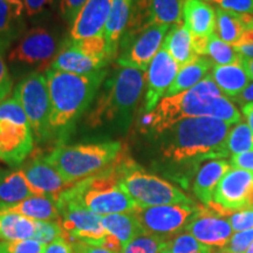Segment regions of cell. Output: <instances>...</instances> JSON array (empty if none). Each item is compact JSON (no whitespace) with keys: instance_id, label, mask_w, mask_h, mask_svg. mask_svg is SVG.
Listing matches in <instances>:
<instances>
[{"instance_id":"58","label":"cell","mask_w":253,"mask_h":253,"mask_svg":"<svg viewBox=\"0 0 253 253\" xmlns=\"http://www.w3.org/2000/svg\"><path fill=\"white\" fill-rule=\"evenodd\" d=\"M0 253H6L4 248H2V246H1V244H0Z\"/></svg>"},{"instance_id":"9","label":"cell","mask_w":253,"mask_h":253,"mask_svg":"<svg viewBox=\"0 0 253 253\" xmlns=\"http://www.w3.org/2000/svg\"><path fill=\"white\" fill-rule=\"evenodd\" d=\"M13 97L26 114L34 141L42 143L50 140V101L46 75L39 72L25 75L15 86Z\"/></svg>"},{"instance_id":"16","label":"cell","mask_w":253,"mask_h":253,"mask_svg":"<svg viewBox=\"0 0 253 253\" xmlns=\"http://www.w3.org/2000/svg\"><path fill=\"white\" fill-rule=\"evenodd\" d=\"M184 231L202 244L217 249L225 248L233 233L229 219L205 205L198 207V211Z\"/></svg>"},{"instance_id":"22","label":"cell","mask_w":253,"mask_h":253,"mask_svg":"<svg viewBox=\"0 0 253 253\" xmlns=\"http://www.w3.org/2000/svg\"><path fill=\"white\" fill-rule=\"evenodd\" d=\"M231 168L230 162L225 160H209L197 168L192 190L198 201L205 207H209L213 202L218 183Z\"/></svg>"},{"instance_id":"44","label":"cell","mask_w":253,"mask_h":253,"mask_svg":"<svg viewBox=\"0 0 253 253\" xmlns=\"http://www.w3.org/2000/svg\"><path fill=\"white\" fill-rule=\"evenodd\" d=\"M230 164L236 169L246 170L253 173V149L243 154L232 155L230 158Z\"/></svg>"},{"instance_id":"53","label":"cell","mask_w":253,"mask_h":253,"mask_svg":"<svg viewBox=\"0 0 253 253\" xmlns=\"http://www.w3.org/2000/svg\"><path fill=\"white\" fill-rule=\"evenodd\" d=\"M236 52L240 53L242 55L248 56V58L253 59V45L251 46H244V47H238V48H235Z\"/></svg>"},{"instance_id":"13","label":"cell","mask_w":253,"mask_h":253,"mask_svg":"<svg viewBox=\"0 0 253 253\" xmlns=\"http://www.w3.org/2000/svg\"><path fill=\"white\" fill-rule=\"evenodd\" d=\"M58 50V42L54 34L43 27H36L27 31L19 42L8 53L7 60L12 66L24 67H46L52 65Z\"/></svg>"},{"instance_id":"38","label":"cell","mask_w":253,"mask_h":253,"mask_svg":"<svg viewBox=\"0 0 253 253\" xmlns=\"http://www.w3.org/2000/svg\"><path fill=\"white\" fill-rule=\"evenodd\" d=\"M6 253H43L47 245L41 244L38 240L30 238L13 242H0Z\"/></svg>"},{"instance_id":"14","label":"cell","mask_w":253,"mask_h":253,"mask_svg":"<svg viewBox=\"0 0 253 253\" xmlns=\"http://www.w3.org/2000/svg\"><path fill=\"white\" fill-rule=\"evenodd\" d=\"M169 25H153L131 40L120 45L121 53L116 62L121 67L148 71L151 61L163 45Z\"/></svg>"},{"instance_id":"57","label":"cell","mask_w":253,"mask_h":253,"mask_svg":"<svg viewBox=\"0 0 253 253\" xmlns=\"http://www.w3.org/2000/svg\"><path fill=\"white\" fill-rule=\"evenodd\" d=\"M161 253H171V251H170V250L168 248H166V249H163L162 251H161Z\"/></svg>"},{"instance_id":"54","label":"cell","mask_w":253,"mask_h":253,"mask_svg":"<svg viewBox=\"0 0 253 253\" xmlns=\"http://www.w3.org/2000/svg\"><path fill=\"white\" fill-rule=\"evenodd\" d=\"M248 203H249V207L250 208H253V188H252V190H251V191H250V194H249Z\"/></svg>"},{"instance_id":"46","label":"cell","mask_w":253,"mask_h":253,"mask_svg":"<svg viewBox=\"0 0 253 253\" xmlns=\"http://www.w3.org/2000/svg\"><path fill=\"white\" fill-rule=\"evenodd\" d=\"M43 253H75V251L71 243H68L63 237H60L47 245Z\"/></svg>"},{"instance_id":"56","label":"cell","mask_w":253,"mask_h":253,"mask_svg":"<svg viewBox=\"0 0 253 253\" xmlns=\"http://www.w3.org/2000/svg\"><path fill=\"white\" fill-rule=\"evenodd\" d=\"M245 253H253V243L251 244V246L248 249V251H246Z\"/></svg>"},{"instance_id":"29","label":"cell","mask_w":253,"mask_h":253,"mask_svg":"<svg viewBox=\"0 0 253 253\" xmlns=\"http://www.w3.org/2000/svg\"><path fill=\"white\" fill-rule=\"evenodd\" d=\"M213 61L205 56H198L194 61L179 69L178 74L168 89L166 97L173 96L183 91L191 89L207 77L210 69L213 68Z\"/></svg>"},{"instance_id":"19","label":"cell","mask_w":253,"mask_h":253,"mask_svg":"<svg viewBox=\"0 0 253 253\" xmlns=\"http://www.w3.org/2000/svg\"><path fill=\"white\" fill-rule=\"evenodd\" d=\"M112 6L113 0H88L72 24L68 39L80 40L103 36Z\"/></svg>"},{"instance_id":"43","label":"cell","mask_w":253,"mask_h":253,"mask_svg":"<svg viewBox=\"0 0 253 253\" xmlns=\"http://www.w3.org/2000/svg\"><path fill=\"white\" fill-rule=\"evenodd\" d=\"M2 52L4 50L0 47V102L7 99L12 90V86H13V81H12L8 67L6 65L4 56H2Z\"/></svg>"},{"instance_id":"18","label":"cell","mask_w":253,"mask_h":253,"mask_svg":"<svg viewBox=\"0 0 253 253\" xmlns=\"http://www.w3.org/2000/svg\"><path fill=\"white\" fill-rule=\"evenodd\" d=\"M252 188L253 173L231 168L218 183L213 195V203L230 211L250 208L248 198Z\"/></svg>"},{"instance_id":"28","label":"cell","mask_w":253,"mask_h":253,"mask_svg":"<svg viewBox=\"0 0 253 253\" xmlns=\"http://www.w3.org/2000/svg\"><path fill=\"white\" fill-rule=\"evenodd\" d=\"M54 197L50 196H31L20 203L5 209L0 212H11L25 216L34 220H56L59 210Z\"/></svg>"},{"instance_id":"41","label":"cell","mask_w":253,"mask_h":253,"mask_svg":"<svg viewBox=\"0 0 253 253\" xmlns=\"http://www.w3.org/2000/svg\"><path fill=\"white\" fill-rule=\"evenodd\" d=\"M220 8L240 14H253V0H210Z\"/></svg>"},{"instance_id":"49","label":"cell","mask_w":253,"mask_h":253,"mask_svg":"<svg viewBox=\"0 0 253 253\" xmlns=\"http://www.w3.org/2000/svg\"><path fill=\"white\" fill-rule=\"evenodd\" d=\"M253 45V28H246L243 32V34L240 38L237 40L236 43H233V48H238V47H244V46H251Z\"/></svg>"},{"instance_id":"20","label":"cell","mask_w":253,"mask_h":253,"mask_svg":"<svg viewBox=\"0 0 253 253\" xmlns=\"http://www.w3.org/2000/svg\"><path fill=\"white\" fill-rule=\"evenodd\" d=\"M109 62L107 58L87 54L66 41L62 45V48L55 55L49 68L59 72L82 75L104 69Z\"/></svg>"},{"instance_id":"12","label":"cell","mask_w":253,"mask_h":253,"mask_svg":"<svg viewBox=\"0 0 253 253\" xmlns=\"http://www.w3.org/2000/svg\"><path fill=\"white\" fill-rule=\"evenodd\" d=\"M182 20V0H134L130 18L120 45L153 25H171Z\"/></svg>"},{"instance_id":"37","label":"cell","mask_w":253,"mask_h":253,"mask_svg":"<svg viewBox=\"0 0 253 253\" xmlns=\"http://www.w3.org/2000/svg\"><path fill=\"white\" fill-rule=\"evenodd\" d=\"M60 237H62V229L56 220H37V231L33 239L43 245H49Z\"/></svg>"},{"instance_id":"24","label":"cell","mask_w":253,"mask_h":253,"mask_svg":"<svg viewBox=\"0 0 253 253\" xmlns=\"http://www.w3.org/2000/svg\"><path fill=\"white\" fill-rule=\"evenodd\" d=\"M132 4L134 0H113L112 11L103 32L107 42V55L110 61L118 58L120 41L130 18Z\"/></svg>"},{"instance_id":"25","label":"cell","mask_w":253,"mask_h":253,"mask_svg":"<svg viewBox=\"0 0 253 253\" xmlns=\"http://www.w3.org/2000/svg\"><path fill=\"white\" fill-rule=\"evenodd\" d=\"M163 48L168 50L179 66V69L192 62L198 55L192 48V37L183 20L170 26L163 41Z\"/></svg>"},{"instance_id":"47","label":"cell","mask_w":253,"mask_h":253,"mask_svg":"<svg viewBox=\"0 0 253 253\" xmlns=\"http://www.w3.org/2000/svg\"><path fill=\"white\" fill-rule=\"evenodd\" d=\"M101 248L108 250V251L113 253H122L123 251V244L121 243V240L118 237L110 235V233L104 237L102 243H101Z\"/></svg>"},{"instance_id":"48","label":"cell","mask_w":253,"mask_h":253,"mask_svg":"<svg viewBox=\"0 0 253 253\" xmlns=\"http://www.w3.org/2000/svg\"><path fill=\"white\" fill-rule=\"evenodd\" d=\"M73 248H74L75 253H113L108 251V250L101 248V246L84 244V243L81 242L73 244Z\"/></svg>"},{"instance_id":"8","label":"cell","mask_w":253,"mask_h":253,"mask_svg":"<svg viewBox=\"0 0 253 253\" xmlns=\"http://www.w3.org/2000/svg\"><path fill=\"white\" fill-rule=\"evenodd\" d=\"M34 150V136L23 107L14 97L0 102V161L21 166Z\"/></svg>"},{"instance_id":"51","label":"cell","mask_w":253,"mask_h":253,"mask_svg":"<svg viewBox=\"0 0 253 253\" xmlns=\"http://www.w3.org/2000/svg\"><path fill=\"white\" fill-rule=\"evenodd\" d=\"M243 114H244L248 125L253 132V102L245 103L244 106H242Z\"/></svg>"},{"instance_id":"36","label":"cell","mask_w":253,"mask_h":253,"mask_svg":"<svg viewBox=\"0 0 253 253\" xmlns=\"http://www.w3.org/2000/svg\"><path fill=\"white\" fill-rule=\"evenodd\" d=\"M167 248L171 253H212V248L202 244L186 231H181L168 240Z\"/></svg>"},{"instance_id":"6","label":"cell","mask_w":253,"mask_h":253,"mask_svg":"<svg viewBox=\"0 0 253 253\" xmlns=\"http://www.w3.org/2000/svg\"><path fill=\"white\" fill-rule=\"evenodd\" d=\"M121 149L122 144L118 141L59 144L45 158L66 181L74 185L112 166Z\"/></svg>"},{"instance_id":"60","label":"cell","mask_w":253,"mask_h":253,"mask_svg":"<svg viewBox=\"0 0 253 253\" xmlns=\"http://www.w3.org/2000/svg\"><path fill=\"white\" fill-rule=\"evenodd\" d=\"M205 1H208V2H209V1H210V0H205Z\"/></svg>"},{"instance_id":"33","label":"cell","mask_w":253,"mask_h":253,"mask_svg":"<svg viewBox=\"0 0 253 253\" xmlns=\"http://www.w3.org/2000/svg\"><path fill=\"white\" fill-rule=\"evenodd\" d=\"M226 148L230 156L253 149V132L248 123L240 121L232 129H230Z\"/></svg>"},{"instance_id":"5","label":"cell","mask_w":253,"mask_h":253,"mask_svg":"<svg viewBox=\"0 0 253 253\" xmlns=\"http://www.w3.org/2000/svg\"><path fill=\"white\" fill-rule=\"evenodd\" d=\"M60 196L99 216L132 212L137 209L122 188L118 160L103 171L75 183Z\"/></svg>"},{"instance_id":"32","label":"cell","mask_w":253,"mask_h":253,"mask_svg":"<svg viewBox=\"0 0 253 253\" xmlns=\"http://www.w3.org/2000/svg\"><path fill=\"white\" fill-rule=\"evenodd\" d=\"M245 31L239 13L226 11L223 8L216 9V32L218 37L226 43L233 46L237 42L243 32Z\"/></svg>"},{"instance_id":"42","label":"cell","mask_w":253,"mask_h":253,"mask_svg":"<svg viewBox=\"0 0 253 253\" xmlns=\"http://www.w3.org/2000/svg\"><path fill=\"white\" fill-rule=\"evenodd\" d=\"M87 1L88 0H61L60 14H61L63 20L67 21L72 26V24L78 17L79 12L81 11Z\"/></svg>"},{"instance_id":"52","label":"cell","mask_w":253,"mask_h":253,"mask_svg":"<svg viewBox=\"0 0 253 253\" xmlns=\"http://www.w3.org/2000/svg\"><path fill=\"white\" fill-rule=\"evenodd\" d=\"M239 54H240V53H239ZM240 62H242V66L244 67L249 79L253 80V59L248 58V56H244V55L240 54Z\"/></svg>"},{"instance_id":"11","label":"cell","mask_w":253,"mask_h":253,"mask_svg":"<svg viewBox=\"0 0 253 253\" xmlns=\"http://www.w3.org/2000/svg\"><path fill=\"white\" fill-rule=\"evenodd\" d=\"M197 211L196 204H170L137 208L134 213L144 232L169 240L185 229Z\"/></svg>"},{"instance_id":"2","label":"cell","mask_w":253,"mask_h":253,"mask_svg":"<svg viewBox=\"0 0 253 253\" xmlns=\"http://www.w3.org/2000/svg\"><path fill=\"white\" fill-rule=\"evenodd\" d=\"M229 123L211 118H192L177 122L164 131L161 154L163 160L175 166L194 167L196 170L209 160H224Z\"/></svg>"},{"instance_id":"50","label":"cell","mask_w":253,"mask_h":253,"mask_svg":"<svg viewBox=\"0 0 253 253\" xmlns=\"http://www.w3.org/2000/svg\"><path fill=\"white\" fill-rule=\"evenodd\" d=\"M233 100L239 104H242V106H244L246 102H253V82H250L248 87L242 91V94L238 95V96Z\"/></svg>"},{"instance_id":"61","label":"cell","mask_w":253,"mask_h":253,"mask_svg":"<svg viewBox=\"0 0 253 253\" xmlns=\"http://www.w3.org/2000/svg\"><path fill=\"white\" fill-rule=\"evenodd\" d=\"M182 1H183V0H182Z\"/></svg>"},{"instance_id":"55","label":"cell","mask_w":253,"mask_h":253,"mask_svg":"<svg viewBox=\"0 0 253 253\" xmlns=\"http://www.w3.org/2000/svg\"><path fill=\"white\" fill-rule=\"evenodd\" d=\"M212 253H231V252L227 251L226 249H218L217 251H212Z\"/></svg>"},{"instance_id":"4","label":"cell","mask_w":253,"mask_h":253,"mask_svg":"<svg viewBox=\"0 0 253 253\" xmlns=\"http://www.w3.org/2000/svg\"><path fill=\"white\" fill-rule=\"evenodd\" d=\"M144 72L122 67L106 79L95 106L88 113L86 123L90 128L115 123L126 128L144 88Z\"/></svg>"},{"instance_id":"35","label":"cell","mask_w":253,"mask_h":253,"mask_svg":"<svg viewBox=\"0 0 253 253\" xmlns=\"http://www.w3.org/2000/svg\"><path fill=\"white\" fill-rule=\"evenodd\" d=\"M168 245V239L142 232L123 246L122 253H161Z\"/></svg>"},{"instance_id":"27","label":"cell","mask_w":253,"mask_h":253,"mask_svg":"<svg viewBox=\"0 0 253 253\" xmlns=\"http://www.w3.org/2000/svg\"><path fill=\"white\" fill-rule=\"evenodd\" d=\"M211 75L219 89L232 100L242 94L250 84V79L240 60L232 65H214Z\"/></svg>"},{"instance_id":"3","label":"cell","mask_w":253,"mask_h":253,"mask_svg":"<svg viewBox=\"0 0 253 253\" xmlns=\"http://www.w3.org/2000/svg\"><path fill=\"white\" fill-rule=\"evenodd\" d=\"M107 75V69L82 75L46 69L50 101V140L55 138L59 144L67 140L75 123L93 102Z\"/></svg>"},{"instance_id":"23","label":"cell","mask_w":253,"mask_h":253,"mask_svg":"<svg viewBox=\"0 0 253 253\" xmlns=\"http://www.w3.org/2000/svg\"><path fill=\"white\" fill-rule=\"evenodd\" d=\"M24 14L23 0H0V47L2 50L25 34Z\"/></svg>"},{"instance_id":"26","label":"cell","mask_w":253,"mask_h":253,"mask_svg":"<svg viewBox=\"0 0 253 253\" xmlns=\"http://www.w3.org/2000/svg\"><path fill=\"white\" fill-rule=\"evenodd\" d=\"M34 196L21 168L4 170L0 181V211Z\"/></svg>"},{"instance_id":"39","label":"cell","mask_w":253,"mask_h":253,"mask_svg":"<svg viewBox=\"0 0 253 253\" xmlns=\"http://www.w3.org/2000/svg\"><path fill=\"white\" fill-rule=\"evenodd\" d=\"M253 243V227L249 230L240 231L232 235L227 245L224 249L231 253H245Z\"/></svg>"},{"instance_id":"59","label":"cell","mask_w":253,"mask_h":253,"mask_svg":"<svg viewBox=\"0 0 253 253\" xmlns=\"http://www.w3.org/2000/svg\"><path fill=\"white\" fill-rule=\"evenodd\" d=\"M2 173H4V170L0 169V181H1V177H2Z\"/></svg>"},{"instance_id":"7","label":"cell","mask_w":253,"mask_h":253,"mask_svg":"<svg viewBox=\"0 0 253 253\" xmlns=\"http://www.w3.org/2000/svg\"><path fill=\"white\" fill-rule=\"evenodd\" d=\"M118 162L122 188L137 204V208L170 204L195 205L194 201L181 189L161 177L147 172L131 158L119 156Z\"/></svg>"},{"instance_id":"15","label":"cell","mask_w":253,"mask_h":253,"mask_svg":"<svg viewBox=\"0 0 253 253\" xmlns=\"http://www.w3.org/2000/svg\"><path fill=\"white\" fill-rule=\"evenodd\" d=\"M179 72V66L163 47L158 50L147 72V89H145L142 113L148 114L156 108L157 104L167 94Z\"/></svg>"},{"instance_id":"34","label":"cell","mask_w":253,"mask_h":253,"mask_svg":"<svg viewBox=\"0 0 253 253\" xmlns=\"http://www.w3.org/2000/svg\"><path fill=\"white\" fill-rule=\"evenodd\" d=\"M207 55L210 56V59L219 66L232 65L240 60L239 53L236 52L232 46L221 40L216 33H213L209 39Z\"/></svg>"},{"instance_id":"1","label":"cell","mask_w":253,"mask_h":253,"mask_svg":"<svg viewBox=\"0 0 253 253\" xmlns=\"http://www.w3.org/2000/svg\"><path fill=\"white\" fill-rule=\"evenodd\" d=\"M192 118H211L235 125L242 121L239 110L208 74L191 89L163 97L153 112L142 118V131L161 135L177 122Z\"/></svg>"},{"instance_id":"31","label":"cell","mask_w":253,"mask_h":253,"mask_svg":"<svg viewBox=\"0 0 253 253\" xmlns=\"http://www.w3.org/2000/svg\"><path fill=\"white\" fill-rule=\"evenodd\" d=\"M102 223L108 233L118 237L121 240L123 246L128 244L135 237L144 232L135 216L134 211L132 212L113 213L108 214V216H102Z\"/></svg>"},{"instance_id":"10","label":"cell","mask_w":253,"mask_h":253,"mask_svg":"<svg viewBox=\"0 0 253 253\" xmlns=\"http://www.w3.org/2000/svg\"><path fill=\"white\" fill-rule=\"evenodd\" d=\"M59 218L56 221L62 229V237L71 244L81 242L101 246L108 231L104 229L102 216L91 212L74 202L60 196L56 201Z\"/></svg>"},{"instance_id":"17","label":"cell","mask_w":253,"mask_h":253,"mask_svg":"<svg viewBox=\"0 0 253 253\" xmlns=\"http://www.w3.org/2000/svg\"><path fill=\"white\" fill-rule=\"evenodd\" d=\"M21 170L30 183L32 191L37 196H50L58 199L62 192L73 185L47 162L42 155L31 157V160L21 167Z\"/></svg>"},{"instance_id":"30","label":"cell","mask_w":253,"mask_h":253,"mask_svg":"<svg viewBox=\"0 0 253 253\" xmlns=\"http://www.w3.org/2000/svg\"><path fill=\"white\" fill-rule=\"evenodd\" d=\"M37 220L21 214L0 212V242H13L33 238Z\"/></svg>"},{"instance_id":"21","label":"cell","mask_w":253,"mask_h":253,"mask_svg":"<svg viewBox=\"0 0 253 253\" xmlns=\"http://www.w3.org/2000/svg\"><path fill=\"white\" fill-rule=\"evenodd\" d=\"M182 20L192 37L209 39L216 32V9L205 0H183Z\"/></svg>"},{"instance_id":"45","label":"cell","mask_w":253,"mask_h":253,"mask_svg":"<svg viewBox=\"0 0 253 253\" xmlns=\"http://www.w3.org/2000/svg\"><path fill=\"white\" fill-rule=\"evenodd\" d=\"M25 5V13L28 17H34V15L41 13L46 7L52 4L53 0H23Z\"/></svg>"},{"instance_id":"40","label":"cell","mask_w":253,"mask_h":253,"mask_svg":"<svg viewBox=\"0 0 253 253\" xmlns=\"http://www.w3.org/2000/svg\"><path fill=\"white\" fill-rule=\"evenodd\" d=\"M231 227L235 232L249 230L253 227V208H245L242 210L233 211L232 213L227 217Z\"/></svg>"}]
</instances>
